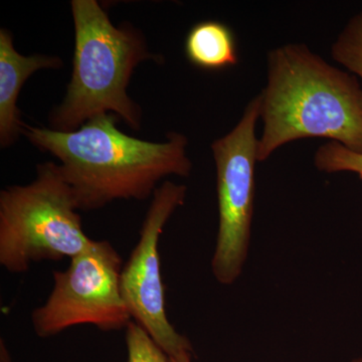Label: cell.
Here are the masks:
<instances>
[{"label":"cell","instance_id":"obj_1","mask_svg":"<svg viewBox=\"0 0 362 362\" xmlns=\"http://www.w3.org/2000/svg\"><path fill=\"white\" fill-rule=\"evenodd\" d=\"M114 114L90 119L73 132L25 124L23 135L59 161L78 211L102 209L116 201H145L168 176L187 177L192 163L187 136L169 132L151 142L125 134Z\"/></svg>","mask_w":362,"mask_h":362},{"label":"cell","instance_id":"obj_2","mask_svg":"<svg viewBox=\"0 0 362 362\" xmlns=\"http://www.w3.org/2000/svg\"><path fill=\"white\" fill-rule=\"evenodd\" d=\"M267 85L259 98L263 133L258 161L302 138L321 137L362 154V88L305 44L268 52Z\"/></svg>","mask_w":362,"mask_h":362},{"label":"cell","instance_id":"obj_3","mask_svg":"<svg viewBox=\"0 0 362 362\" xmlns=\"http://www.w3.org/2000/svg\"><path fill=\"white\" fill-rule=\"evenodd\" d=\"M75 26L73 71L63 102L49 114V127L73 132L103 114H114L133 130L141 129V109L128 95L135 69L162 61L149 51L141 30L112 23L96 0H73Z\"/></svg>","mask_w":362,"mask_h":362},{"label":"cell","instance_id":"obj_4","mask_svg":"<svg viewBox=\"0 0 362 362\" xmlns=\"http://www.w3.org/2000/svg\"><path fill=\"white\" fill-rule=\"evenodd\" d=\"M59 164L44 162L26 185L0 192V265L23 274L42 261L71 259L90 246Z\"/></svg>","mask_w":362,"mask_h":362},{"label":"cell","instance_id":"obj_5","mask_svg":"<svg viewBox=\"0 0 362 362\" xmlns=\"http://www.w3.org/2000/svg\"><path fill=\"white\" fill-rule=\"evenodd\" d=\"M70 261L52 273L49 297L33 312L35 334L56 337L84 324L106 332L125 330L132 317L121 289L122 259L113 245L94 240Z\"/></svg>","mask_w":362,"mask_h":362},{"label":"cell","instance_id":"obj_6","mask_svg":"<svg viewBox=\"0 0 362 362\" xmlns=\"http://www.w3.org/2000/svg\"><path fill=\"white\" fill-rule=\"evenodd\" d=\"M259 98L252 99L232 131L211 144L216 168L218 233L211 269L221 284L242 273L251 237L259 138Z\"/></svg>","mask_w":362,"mask_h":362},{"label":"cell","instance_id":"obj_7","mask_svg":"<svg viewBox=\"0 0 362 362\" xmlns=\"http://www.w3.org/2000/svg\"><path fill=\"white\" fill-rule=\"evenodd\" d=\"M185 195L187 187L173 181H164L157 188L140 228L139 240L121 272V289L132 320L148 333L168 357L192 352L187 338L169 322L159 256L164 226L182 206Z\"/></svg>","mask_w":362,"mask_h":362},{"label":"cell","instance_id":"obj_8","mask_svg":"<svg viewBox=\"0 0 362 362\" xmlns=\"http://www.w3.org/2000/svg\"><path fill=\"white\" fill-rule=\"evenodd\" d=\"M63 59L57 56L35 54L23 56L14 47L13 37L6 28L0 30V145L11 146L23 135L25 122L16 106L28 78L40 70H59Z\"/></svg>","mask_w":362,"mask_h":362},{"label":"cell","instance_id":"obj_9","mask_svg":"<svg viewBox=\"0 0 362 362\" xmlns=\"http://www.w3.org/2000/svg\"><path fill=\"white\" fill-rule=\"evenodd\" d=\"M185 51L189 63L202 70H225L239 63L235 33L218 21H204L192 26L185 39Z\"/></svg>","mask_w":362,"mask_h":362},{"label":"cell","instance_id":"obj_10","mask_svg":"<svg viewBox=\"0 0 362 362\" xmlns=\"http://www.w3.org/2000/svg\"><path fill=\"white\" fill-rule=\"evenodd\" d=\"M331 56L362 81V13L350 18L332 45Z\"/></svg>","mask_w":362,"mask_h":362},{"label":"cell","instance_id":"obj_11","mask_svg":"<svg viewBox=\"0 0 362 362\" xmlns=\"http://www.w3.org/2000/svg\"><path fill=\"white\" fill-rule=\"evenodd\" d=\"M314 164L323 173H351L362 180V154L350 151L337 142L329 141L319 147Z\"/></svg>","mask_w":362,"mask_h":362},{"label":"cell","instance_id":"obj_12","mask_svg":"<svg viewBox=\"0 0 362 362\" xmlns=\"http://www.w3.org/2000/svg\"><path fill=\"white\" fill-rule=\"evenodd\" d=\"M128 362H171L139 324L131 321L125 329Z\"/></svg>","mask_w":362,"mask_h":362},{"label":"cell","instance_id":"obj_13","mask_svg":"<svg viewBox=\"0 0 362 362\" xmlns=\"http://www.w3.org/2000/svg\"><path fill=\"white\" fill-rule=\"evenodd\" d=\"M171 362H192V352L182 351L175 356L169 357Z\"/></svg>","mask_w":362,"mask_h":362},{"label":"cell","instance_id":"obj_14","mask_svg":"<svg viewBox=\"0 0 362 362\" xmlns=\"http://www.w3.org/2000/svg\"><path fill=\"white\" fill-rule=\"evenodd\" d=\"M352 362H362V358L356 359V361H354Z\"/></svg>","mask_w":362,"mask_h":362}]
</instances>
